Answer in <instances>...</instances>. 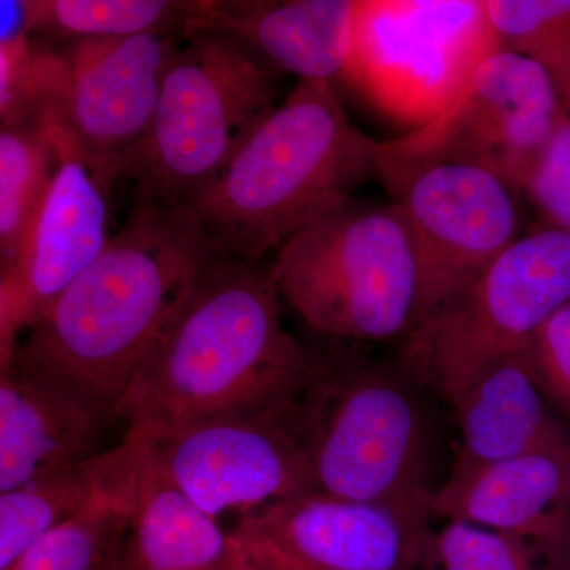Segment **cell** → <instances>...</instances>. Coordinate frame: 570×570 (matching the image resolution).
Returning <instances> with one entry per match:
<instances>
[{
    "mask_svg": "<svg viewBox=\"0 0 570 570\" xmlns=\"http://www.w3.org/2000/svg\"><path fill=\"white\" fill-rule=\"evenodd\" d=\"M219 255L187 205L134 204L89 268L26 332L14 376L107 431L194 285Z\"/></svg>",
    "mask_w": 570,
    "mask_h": 570,
    "instance_id": "1",
    "label": "cell"
},
{
    "mask_svg": "<svg viewBox=\"0 0 570 570\" xmlns=\"http://www.w3.org/2000/svg\"><path fill=\"white\" fill-rule=\"evenodd\" d=\"M272 264L217 258L119 404L154 439L223 419L291 422L316 365L285 328Z\"/></svg>",
    "mask_w": 570,
    "mask_h": 570,
    "instance_id": "2",
    "label": "cell"
},
{
    "mask_svg": "<svg viewBox=\"0 0 570 570\" xmlns=\"http://www.w3.org/2000/svg\"><path fill=\"white\" fill-rule=\"evenodd\" d=\"M381 142L348 119L335 86L298 81L186 205L220 258L264 262L377 176Z\"/></svg>",
    "mask_w": 570,
    "mask_h": 570,
    "instance_id": "3",
    "label": "cell"
},
{
    "mask_svg": "<svg viewBox=\"0 0 570 570\" xmlns=\"http://www.w3.org/2000/svg\"><path fill=\"white\" fill-rule=\"evenodd\" d=\"M279 77L227 33L189 26L153 121L118 170L134 204L186 205L281 102Z\"/></svg>",
    "mask_w": 570,
    "mask_h": 570,
    "instance_id": "4",
    "label": "cell"
},
{
    "mask_svg": "<svg viewBox=\"0 0 570 570\" xmlns=\"http://www.w3.org/2000/svg\"><path fill=\"white\" fill-rule=\"evenodd\" d=\"M281 298L313 332L382 343L417 316V246L395 204L354 198L307 224L275 254Z\"/></svg>",
    "mask_w": 570,
    "mask_h": 570,
    "instance_id": "5",
    "label": "cell"
},
{
    "mask_svg": "<svg viewBox=\"0 0 570 570\" xmlns=\"http://www.w3.org/2000/svg\"><path fill=\"white\" fill-rule=\"evenodd\" d=\"M412 387L401 371L316 366L292 428L317 491L431 523L430 426Z\"/></svg>",
    "mask_w": 570,
    "mask_h": 570,
    "instance_id": "6",
    "label": "cell"
},
{
    "mask_svg": "<svg viewBox=\"0 0 570 570\" xmlns=\"http://www.w3.org/2000/svg\"><path fill=\"white\" fill-rule=\"evenodd\" d=\"M569 302L570 235L546 225L420 318L403 336L400 371L453 406L491 366L528 351Z\"/></svg>",
    "mask_w": 570,
    "mask_h": 570,
    "instance_id": "7",
    "label": "cell"
},
{
    "mask_svg": "<svg viewBox=\"0 0 570 570\" xmlns=\"http://www.w3.org/2000/svg\"><path fill=\"white\" fill-rule=\"evenodd\" d=\"M497 50L485 0H358L346 80L415 130Z\"/></svg>",
    "mask_w": 570,
    "mask_h": 570,
    "instance_id": "8",
    "label": "cell"
},
{
    "mask_svg": "<svg viewBox=\"0 0 570 570\" xmlns=\"http://www.w3.org/2000/svg\"><path fill=\"white\" fill-rule=\"evenodd\" d=\"M377 176L395 198L393 204L417 246L414 325L520 238L519 190L485 168L453 160L395 159L381 151Z\"/></svg>",
    "mask_w": 570,
    "mask_h": 570,
    "instance_id": "9",
    "label": "cell"
},
{
    "mask_svg": "<svg viewBox=\"0 0 570 570\" xmlns=\"http://www.w3.org/2000/svg\"><path fill=\"white\" fill-rule=\"evenodd\" d=\"M566 118L557 89L538 63L497 50L479 63L448 110L397 140L381 142V151L395 159L475 165L523 193Z\"/></svg>",
    "mask_w": 570,
    "mask_h": 570,
    "instance_id": "10",
    "label": "cell"
},
{
    "mask_svg": "<svg viewBox=\"0 0 570 570\" xmlns=\"http://www.w3.org/2000/svg\"><path fill=\"white\" fill-rule=\"evenodd\" d=\"M146 439L153 471L216 520L317 491L291 422L212 420Z\"/></svg>",
    "mask_w": 570,
    "mask_h": 570,
    "instance_id": "11",
    "label": "cell"
},
{
    "mask_svg": "<svg viewBox=\"0 0 570 570\" xmlns=\"http://www.w3.org/2000/svg\"><path fill=\"white\" fill-rule=\"evenodd\" d=\"M56 148V167L22 238L9 284L22 326L48 306L104 253L111 179L100 174L75 140L62 102L37 111Z\"/></svg>",
    "mask_w": 570,
    "mask_h": 570,
    "instance_id": "12",
    "label": "cell"
},
{
    "mask_svg": "<svg viewBox=\"0 0 570 570\" xmlns=\"http://www.w3.org/2000/svg\"><path fill=\"white\" fill-rule=\"evenodd\" d=\"M186 31L73 41L61 52L67 121L82 153L112 183L153 121Z\"/></svg>",
    "mask_w": 570,
    "mask_h": 570,
    "instance_id": "13",
    "label": "cell"
},
{
    "mask_svg": "<svg viewBox=\"0 0 570 570\" xmlns=\"http://www.w3.org/2000/svg\"><path fill=\"white\" fill-rule=\"evenodd\" d=\"M239 538L317 570H417L431 523L313 491L242 517Z\"/></svg>",
    "mask_w": 570,
    "mask_h": 570,
    "instance_id": "14",
    "label": "cell"
},
{
    "mask_svg": "<svg viewBox=\"0 0 570 570\" xmlns=\"http://www.w3.org/2000/svg\"><path fill=\"white\" fill-rule=\"evenodd\" d=\"M430 513L504 532L570 564V445L452 471L431 494Z\"/></svg>",
    "mask_w": 570,
    "mask_h": 570,
    "instance_id": "15",
    "label": "cell"
},
{
    "mask_svg": "<svg viewBox=\"0 0 570 570\" xmlns=\"http://www.w3.org/2000/svg\"><path fill=\"white\" fill-rule=\"evenodd\" d=\"M358 0H198L204 26L230 36L279 75L346 80Z\"/></svg>",
    "mask_w": 570,
    "mask_h": 570,
    "instance_id": "16",
    "label": "cell"
},
{
    "mask_svg": "<svg viewBox=\"0 0 570 570\" xmlns=\"http://www.w3.org/2000/svg\"><path fill=\"white\" fill-rule=\"evenodd\" d=\"M452 407L460 428L452 471L570 445V430L540 389L528 351L491 366Z\"/></svg>",
    "mask_w": 570,
    "mask_h": 570,
    "instance_id": "17",
    "label": "cell"
},
{
    "mask_svg": "<svg viewBox=\"0 0 570 570\" xmlns=\"http://www.w3.org/2000/svg\"><path fill=\"white\" fill-rule=\"evenodd\" d=\"M119 570H276L235 531L187 501L151 469L118 557Z\"/></svg>",
    "mask_w": 570,
    "mask_h": 570,
    "instance_id": "18",
    "label": "cell"
},
{
    "mask_svg": "<svg viewBox=\"0 0 570 570\" xmlns=\"http://www.w3.org/2000/svg\"><path fill=\"white\" fill-rule=\"evenodd\" d=\"M110 478L6 570H105L118 561L149 471V442L126 431Z\"/></svg>",
    "mask_w": 570,
    "mask_h": 570,
    "instance_id": "19",
    "label": "cell"
},
{
    "mask_svg": "<svg viewBox=\"0 0 570 570\" xmlns=\"http://www.w3.org/2000/svg\"><path fill=\"white\" fill-rule=\"evenodd\" d=\"M104 431L13 373L0 377V493L92 459Z\"/></svg>",
    "mask_w": 570,
    "mask_h": 570,
    "instance_id": "20",
    "label": "cell"
},
{
    "mask_svg": "<svg viewBox=\"0 0 570 570\" xmlns=\"http://www.w3.org/2000/svg\"><path fill=\"white\" fill-rule=\"evenodd\" d=\"M121 456L119 441L82 463L0 493V570L9 569L41 534L77 512L110 478Z\"/></svg>",
    "mask_w": 570,
    "mask_h": 570,
    "instance_id": "21",
    "label": "cell"
},
{
    "mask_svg": "<svg viewBox=\"0 0 570 570\" xmlns=\"http://www.w3.org/2000/svg\"><path fill=\"white\" fill-rule=\"evenodd\" d=\"M26 31L69 43L187 29L198 0H26Z\"/></svg>",
    "mask_w": 570,
    "mask_h": 570,
    "instance_id": "22",
    "label": "cell"
},
{
    "mask_svg": "<svg viewBox=\"0 0 570 570\" xmlns=\"http://www.w3.org/2000/svg\"><path fill=\"white\" fill-rule=\"evenodd\" d=\"M55 167L56 148L39 119L0 124V272L7 281Z\"/></svg>",
    "mask_w": 570,
    "mask_h": 570,
    "instance_id": "23",
    "label": "cell"
},
{
    "mask_svg": "<svg viewBox=\"0 0 570 570\" xmlns=\"http://www.w3.org/2000/svg\"><path fill=\"white\" fill-rule=\"evenodd\" d=\"M498 50L546 71L570 118V0H485Z\"/></svg>",
    "mask_w": 570,
    "mask_h": 570,
    "instance_id": "24",
    "label": "cell"
},
{
    "mask_svg": "<svg viewBox=\"0 0 570 570\" xmlns=\"http://www.w3.org/2000/svg\"><path fill=\"white\" fill-rule=\"evenodd\" d=\"M423 566L428 570H570V564L524 540L459 520L433 531Z\"/></svg>",
    "mask_w": 570,
    "mask_h": 570,
    "instance_id": "25",
    "label": "cell"
},
{
    "mask_svg": "<svg viewBox=\"0 0 570 570\" xmlns=\"http://www.w3.org/2000/svg\"><path fill=\"white\" fill-rule=\"evenodd\" d=\"M523 193L539 209L547 227L570 235V118L560 124Z\"/></svg>",
    "mask_w": 570,
    "mask_h": 570,
    "instance_id": "26",
    "label": "cell"
},
{
    "mask_svg": "<svg viewBox=\"0 0 570 570\" xmlns=\"http://www.w3.org/2000/svg\"><path fill=\"white\" fill-rule=\"evenodd\" d=\"M528 358L547 400L570 425V302L532 336Z\"/></svg>",
    "mask_w": 570,
    "mask_h": 570,
    "instance_id": "27",
    "label": "cell"
},
{
    "mask_svg": "<svg viewBox=\"0 0 570 570\" xmlns=\"http://www.w3.org/2000/svg\"><path fill=\"white\" fill-rule=\"evenodd\" d=\"M33 52L31 40L7 48L0 43V124L13 121L24 104L31 77Z\"/></svg>",
    "mask_w": 570,
    "mask_h": 570,
    "instance_id": "28",
    "label": "cell"
},
{
    "mask_svg": "<svg viewBox=\"0 0 570 570\" xmlns=\"http://www.w3.org/2000/svg\"><path fill=\"white\" fill-rule=\"evenodd\" d=\"M24 332L9 281L0 272V377L11 373L17 358L20 335Z\"/></svg>",
    "mask_w": 570,
    "mask_h": 570,
    "instance_id": "29",
    "label": "cell"
},
{
    "mask_svg": "<svg viewBox=\"0 0 570 570\" xmlns=\"http://www.w3.org/2000/svg\"><path fill=\"white\" fill-rule=\"evenodd\" d=\"M243 542L246 543L247 549H249L250 553L254 554L257 560L265 562V564L272 566L273 569L276 570H317L313 568H307V566L299 564V562H295L288 560V558L281 557L279 553H275V551L266 550L264 547L255 546L253 542H247V540L243 539Z\"/></svg>",
    "mask_w": 570,
    "mask_h": 570,
    "instance_id": "30",
    "label": "cell"
},
{
    "mask_svg": "<svg viewBox=\"0 0 570 570\" xmlns=\"http://www.w3.org/2000/svg\"><path fill=\"white\" fill-rule=\"evenodd\" d=\"M105 570H119L118 569V561H116L115 564H111L110 568H107Z\"/></svg>",
    "mask_w": 570,
    "mask_h": 570,
    "instance_id": "31",
    "label": "cell"
}]
</instances>
